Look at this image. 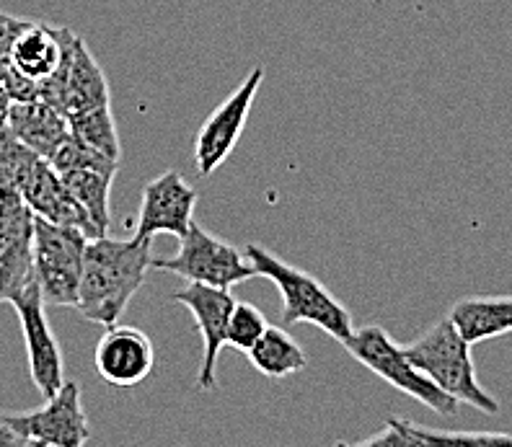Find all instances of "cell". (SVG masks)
<instances>
[{
  "label": "cell",
  "mask_w": 512,
  "mask_h": 447,
  "mask_svg": "<svg viewBox=\"0 0 512 447\" xmlns=\"http://www.w3.org/2000/svg\"><path fill=\"white\" fill-rule=\"evenodd\" d=\"M91 238L78 228L47 223L37 218L34 223V277L39 282L42 298L55 308H78L83 256Z\"/></svg>",
  "instance_id": "6"
},
{
  "label": "cell",
  "mask_w": 512,
  "mask_h": 447,
  "mask_svg": "<svg viewBox=\"0 0 512 447\" xmlns=\"http://www.w3.org/2000/svg\"><path fill=\"white\" fill-rule=\"evenodd\" d=\"M153 264L150 241L143 238H94L83 256L78 311L104 329L119 323L127 305L138 295Z\"/></svg>",
  "instance_id": "1"
},
{
  "label": "cell",
  "mask_w": 512,
  "mask_h": 447,
  "mask_svg": "<svg viewBox=\"0 0 512 447\" xmlns=\"http://www.w3.org/2000/svg\"><path fill=\"white\" fill-rule=\"evenodd\" d=\"M256 373L264 378H290V375L306 370L308 357L285 326H269L264 336L246 352Z\"/></svg>",
  "instance_id": "19"
},
{
  "label": "cell",
  "mask_w": 512,
  "mask_h": 447,
  "mask_svg": "<svg viewBox=\"0 0 512 447\" xmlns=\"http://www.w3.org/2000/svg\"><path fill=\"white\" fill-rule=\"evenodd\" d=\"M246 256L254 264L259 277H267L282 295V326H295V323H311L324 334H329L334 342H347L355 331L352 313L339 303L313 274L293 267L282 261L272 251H267L259 243L246 246Z\"/></svg>",
  "instance_id": "2"
},
{
  "label": "cell",
  "mask_w": 512,
  "mask_h": 447,
  "mask_svg": "<svg viewBox=\"0 0 512 447\" xmlns=\"http://www.w3.org/2000/svg\"><path fill=\"white\" fill-rule=\"evenodd\" d=\"M26 19H16V16H8V13L0 11V75L11 68V50L13 42L19 37V32L24 29Z\"/></svg>",
  "instance_id": "27"
},
{
  "label": "cell",
  "mask_w": 512,
  "mask_h": 447,
  "mask_svg": "<svg viewBox=\"0 0 512 447\" xmlns=\"http://www.w3.org/2000/svg\"><path fill=\"white\" fill-rule=\"evenodd\" d=\"M65 187L70 189L83 210L88 212V218L94 220L96 230L101 236H107L112 215H109V194H112L114 176L107 171H94V168H73V171H60Z\"/></svg>",
  "instance_id": "20"
},
{
  "label": "cell",
  "mask_w": 512,
  "mask_h": 447,
  "mask_svg": "<svg viewBox=\"0 0 512 447\" xmlns=\"http://www.w3.org/2000/svg\"><path fill=\"white\" fill-rule=\"evenodd\" d=\"M94 365L104 383L114 388H135L153 373L156 352L145 331L114 323L96 344Z\"/></svg>",
  "instance_id": "14"
},
{
  "label": "cell",
  "mask_w": 512,
  "mask_h": 447,
  "mask_svg": "<svg viewBox=\"0 0 512 447\" xmlns=\"http://www.w3.org/2000/svg\"><path fill=\"white\" fill-rule=\"evenodd\" d=\"M0 303H3V285H0Z\"/></svg>",
  "instance_id": "31"
},
{
  "label": "cell",
  "mask_w": 512,
  "mask_h": 447,
  "mask_svg": "<svg viewBox=\"0 0 512 447\" xmlns=\"http://www.w3.org/2000/svg\"><path fill=\"white\" fill-rule=\"evenodd\" d=\"M50 163L57 168V171H73V168H94V171H107V174H117V168H119L117 161H109L107 156H101V153H96L94 148H88V145L81 143V140H78L73 132L65 137V143L57 148V153L50 158Z\"/></svg>",
  "instance_id": "25"
},
{
  "label": "cell",
  "mask_w": 512,
  "mask_h": 447,
  "mask_svg": "<svg viewBox=\"0 0 512 447\" xmlns=\"http://www.w3.org/2000/svg\"><path fill=\"white\" fill-rule=\"evenodd\" d=\"M39 99L55 106L68 119L96 106L112 104L107 73L101 70L88 44L70 29L65 34L63 63L57 65L47 81L39 83Z\"/></svg>",
  "instance_id": "7"
},
{
  "label": "cell",
  "mask_w": 512,
  "mask_h": 447,
  "mask_svg": "<svg viewBox=\"0 0 512 447\" xmlns=\"http://www.w3.org/2000/svg\"><path fill=\"white\" fill-rule=\"evenodd\" d=\"M150 269L174 272L187 282L220 287V290H231L241 282L259 277L246 251L207 233L200 223H192L187 236L179 238V251L174 256L153 259Z\"/></svg>",
  "instance_id": "5"
},
{
  "label": "cell",
  "mask_w": 512,
  "mask_h": 447,
  "mask_svg": "<svg viewBox=\"0 0 512 447\" xmlns=\"http://www.w3.org/2000/svg\"><path fill=\"white\" fill-rule=\"evenodd\" d=\"M65 34H68V26H47L26 19L24 29L13 42L11 63L29 81H47L57 70V65L63 63Z\"/></svg>",
  "instance_id": "17"
},
{
  "label": "cell",
  "mask_w": 512,
  "mask_h": 447,
  "mask_svg": "<svg viewBox=\"0 0 512 447\" xmlns=\"http://www.w3.org/2000/svg\"><path fill=\"white\" fill-rule=\"evenodd\" d=\"M337 447H422V442L406 429L404 419H388L381 432H375L368 440H360L355 445H337Z\"/></svg>",
  "instance_id": "26"
},
{
  "label": "cell",
  "mask_w": 512,
  "mask_h": 447,
  "mask_svg": "<svg viewBox=\"0 0 512 447\" xmlns=\"http://www.w3.org/2000/svg\"><path fill=\"white\" fill-rule=\"evenodd\" d=\"M344 349L352 354V360L365 365L370 373H375L388 385H394L396 391L412 396L414 401L425 404L435 414L453 416L458 411V401L443 393L435 383L419 373L412 362L406 360L404 349L388 336L386 329L381 326H363L355 329L352 336L344 342Z\"/></svg>",
  "instance_id": "4"
},
{
  "label": "cell",
  "mask_w": 512,
  "mask_h": 447,
  "mask_svg": "<svg viewBox=\"0 0 512 447\" xmlns=\"http://www.w3.org/2000/svg\"><path fill=\"white\" fill-rule=\"evenodd\" d=\"M401 349L419 373L450 398H456L458 404H469L484 414L500 411V401L487 388H481L476 378L471 344L458 334L448 316L432 323L430 329Z\"/></svg>",
  "instance_id": "3"
},
{
  "label": "cell",
  "mask_w": 512,
  "mask_h": 447,
  "mask_svg": "<svg viewBox=\"0 0 512 447\" xmlns=\"http://www.w3.org/2000/svg\"><path fill=\"white\" fill-rule=\"evenodd\" d=\"M264 68L256 65L249 70L244 81L233 88L228 99L213 109V114L202 122L200 132L194 137V163L200 168L202 176L215 174L233 150H236L238 140L244 135L249 114L254 109L256 94L262 88Z\"/></svg>",
  "instance_id": "8"
},
{
  "label": "cell",
  "mask_w": 512,
  "mask_h": 447,
  "mask_svg": "<svg viewBox=\"0 0 512 447\" xmlns=\"http://www.w3.org/2000/svg\"><path fill=\"white\" fill-rule=\"evenodd\" d=\"M11 96L6 94V91H3V88H0V130H3V127H6V122H8V112H11Z\"/></svg>",
  "instance_id": "29"
},
{
  "label": "cell",
  "mask_w": 512,
  "mask_h": 447,
  "mask_svg": "<svg viewBox=\"0 0 512 447\" xmlns=\"http://www.w3.org/2000/svg\"><path fill=\"white\" fill-rule=\"evenodd\" d=\"M21 197L29 205V210L37 215V218L47 220V223L65 225V228H78L83 230L91 241L94 238H104L96 230L94 220L88 218V212L83 210L81 202L70 194V189L65 187L63 176L52 166L50 161H39L37 168L32 171L29 181L21 189Z\"/></svg>",
  "instance_id": "15"
},
{
  "label": "cell",
  "mask_w": 512,
  "mask_h": 447,
  "mask_svg": "<svg viewBox=\"0 0 512 447\" xmlns=\"http://www.w3.org/2000/svg\"><path fill=\"white\" fill-rule=\"evenodd\" d=\"M174 303L184 305L192 313L202 334V344H205L200 373H197V391H215L218 388V357L220 349L225 347L228 321L236 308V298L231 295V290L189 282L187 287L174 292Z\"/></svg>",
  "instance_id": "12"
},
{
  "label": "cell",
  "mask_w": 512,
  "mask_h": 447,
  "mask_svg": "<svg viewBox=\"0 0 512 447\" xmlns=\"http://www.w3.org/2000/svg\"><path fill=\"white\" fill-rule=\"evenodd\" d=\"M34 223L21 192H0V285L3 303L34 280Z\"/></svg>",
  "instance_id": "13"
},
{
  "label": "cell",
  "mask_w": 512,
  "mask_h": 447,
  "mask_svg": "<svg viewBox=\"0 0 512 447\" xmlns=\"http://www.w3.org/2000/svg\"><path fill=\"white\" fill-rule=\"evenodd\" d=\"M8 303L21 321V334L26 344V360H29V375L44 398L55 396L65 385V362L63 349L57 344V336L52 334V326L47 321V303L42 298L39 282L34 277L26 287H21Z\"/></svg>",
  "instance_id": "9"
},
{
  "label": "cell",
  "mask_w": 512,
  "mask_h": 447,
  "mask_svg": "<svg viewBox=\"0 0 512 447\" xmlns=\"http://www.w3.org/2000/svg\"><path fill=\"white\" fill-rule=\"evenodd\" d=\"M42 158L26 148L8 127L0 130V192H21Z\"/></svg>",
  "instance_id": "22"
},
{
  "label": "cell",
  "mask_w": 512,
  "mask_h": 447,
  "mask_svg": "<svg viewBox=\"0 0 512 447\" xmlns=\"http://www.w3.org/2000/svg\"><path fill=\"white\" fill-rule=\"evenodd\" d=\"M11 427L29 442L44 447H86L91 440V424L81 401V385L65 380L55 396L44 398V404L34 411L8 414Z\"/></svg>",
  "instance_id": "10"
},
{
  "label": "cell",
  "mask_w": 512,
  "mask_h": 447,
  "mask_svg": "<svg viewBox=\"0 0 512 447\" xmlns=\"http://www.w3.org/2000/svg\"><path fill=\"white\" fill-rule=\"evenodd\" d=\"M197 189L179 171H163L143 189L140 215L135 223V238L153 241L156 236L184 238L194 223Z\"/></svg>",
  "instance_id": "11"
},
{
  "label": "cell",
  "mask_w": 512,
  "mask_h": 447,
  "mask_svg": "<svg viewBox=\"0 0 512 447\" xmlns=\"http://www.w3.org/2000/svg\"><path fill=\"white\" fill-rule=\"evenodd\" d=\"M26 442L29 440H26V437H21L19 432L11 427L6 411H0V447H24Z\"/></svg>",
  "instance_id": "28"
},
{
  "label": "cell",
  "mask_w": 512,
  "mask_h": 447,
  "mask_svg": "<svg viewBox=\"0 0 512 447\" xmlns=\"http://www.w3.org/2000/svg\"><path fill=\"white\" fill-rule=\"evenodd\" d=\"M406 429L422 442V447H512V435L507 432H450V429L422 427L404 419Z\"/></svg>",
  "instance_id": "23"
},
{
  "label": "cell",
  "mask_w": 512,
  "mask_h": 447,
  "mask_svg": "<svg viewBox=\"0 0 512 447\" xmlns=\"http://www.w3.org/2000/svg\"><path fill=\"white\" fill-rule=\"evenodd\" d=\"M6 127L44 161H50L70 135L68 117L57 112L55 106L44 104L42 99L13 101Z\"/></svg>",
  "instance_id": "16"
},
{
  "label": "cell",
  "mask_w": 512,
  "mask_h": 447,
  "mask_svg": "<svg viewBox=\"0 0 512 447\" xmlns=\"http://www.w3.org/2000/svg\"><path fill=\"white\" fill-rule=\"evenodd\" d=\"M269 329L264 313L251 303H238L231 313V321H228V336H225V344L236 347L238 352H249L259 339L264 336V331Z\"/></svg>",
  "instance_id": "24"
},
{
  "label": "cell",
  "mask_w": 512,
  "mask_h": 447,
  "mask_svg": "<svg viewBox=\"0 0 512 447\" xmlns=\"http://www.w3.org/2000/svg\"><path fill=\"white\" fill-rule=\"evenodd\" d=\"M68 122L70 132H73L81 143H86L88 148H94L101 156H107L109 161L119 163V158H122V140H119L117 125H114L112 104L96 106V109L75 114Z\"/></svg>",
  "instance_id": "21"
},
{
  "label": "cell",
  "mask_w": 512,
  "mask_h": 447,
  "mask_svg": "<svg viewBox=\"0 0 512 447\" xmlns=\"http://www.w3.org/2000/svg\"><path fill=\"white\" fill-rule=\"evenodd\" d=\"M24 447H44V445H39V442H26Z\"/></svg>",
  "instance_id": "30"
},
{
  "label": "cell",
  "mask_w": 512,
  "mask_h": 447,
  "mask_svg": "<svg viewBox=\"0 0 512 447\" xmlns=\"http://www.w3.org/2000/svg\"><path fill=\"white\" fill-rule=\"evenodd\" d=\"M448 318L474 347L487 339L512 334V295H474L458 300Z\"/></svg>",
  "instance_id": "18"
}]
</instances>
